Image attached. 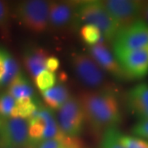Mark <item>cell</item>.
<instances>
[{
	"mask_svg": "<svg viewBox=\"0 0 148 148\" xmlns=\"http://www.w3.org/2000/svg\"><path fill=\"white\" fill-rule=\"evenodd\" d=\"M78 99L85 120L95 133L115 128L121 122L119 102L110 90H86L80 94Z\"/></svg>",
	"mask_w": 148,
	"mask_h": 148,
	"instance_id": "cell-1",
	"label": "cell"
},
{
	"mask_svg": "<svg viewBox=\"0 0 148 148\" xmlns=\"http://www.w3.org/2000/svg\"><path fill=\"white\" fill-rule=\"evenodd\" d=\"M77 19L85 24H91L97 27L107 42H113L119 30L101 1H86L77 3Z\"/></svg>",
	"mask_w": 148,
	"mask_h": 148,
	"instance_id": "cell-2",
	"label": "cell"
},
{
	"mask_svg": "<svg viewBox=\"0 0 148 148\" xmlns=\"http://www.w3.org/2000/svg\"><path fill=\"white\" fill-rule=\"evenodd\" d=\"M50 2L27 0L18 3L14 8V16L21 25L34 33H43L49 27Z\"/></svg>",
	"mask_w": 148,
	"mask_h": 148,
	"instance_id": "cell-3",
	"label": "cell"
},
{
	"mask_svg": "<svg viewBox=\"0 0 148 148\" xmlns=\"http://www.w3.org/2000/svg\"><path fill=\"white\" fill-rule=\"evenodd\" d=\"M114 53L148 48V26L142 20L120 28L113 42Z\"/></svg>",
	"mask_w": 148,
	"mask_h": 148,
	"instance_id": "cell-4",
	"label": "cell"
},
{
	"mask_svg": "<svg viewBox=\"0 0 148 148\" xmlns=\"http://www.w3.org/2000/svg\"><path fill=\"white\" fill-rule=\"evenodd\" d=\"M33 143L29 137L27 119L0 118V148L23 147Z\"/></svg>",
	"mask_w": 148,
	"mask_h": 148,
	"instance_id": "cell-5",
	"label": "cell"
},
{
	"mask_svg": "<svg viewBox=\"0 0 148 148\" xmlns=\"http://www.w3.org/2000/svg\"><path fill=\"white\" fill-rule=\"evenodd\" d=\"M72 66L77 77L86 86L91 89H101L107 85L106 73L89 55L73 53Z\"/></svg>",
	"mask_w": 148,
	"mask_h": 148,
	"instance_id": "cell-6",
	"label": "cell"
},
{
	"mask_svg": "<svg viewBox=\"0 0 148 148\" xmlns=\"http://www.w3.org/2000/svg\"><path fill=\"white\" fill-rule=\"evenodd\" d=\"M85 115L79 99L70 96L59 108L58 125L64 135L77 138L83 130Z\"/></svg>",
	"mask_w": 148,
	"mask_h": 148,
	"instance_id": "cell-7",
	"label": "cell"
},
{
	"mask_svg": "<svg viewBox=\"0 0 148 148\" xmlns=\"http://www.w3.org/2000/svg\"><path fill=\"white\" fill-rule=\"evenodd\" d=\"M101 2L119 29L127 27L139 19L143 1L105 0Z\"/></svg>",
	"mask_w": 148,
	"mask_h": 148,
	"instance_id": "cell-8",
	"label": "cell"
},
{
	"mask_svg": "<svg viewBox=\"0 0 148 148\" xmlns=\"http://www.w3.org/2000/svg\"><path fill=\"white\" fill-rule=\"evenodd\" d=\"M126 78L141 79L148 73V48L114 53Z\"/></svg>",
	"mask_w": 148,
	"mask_h": 148,
	"instance_id": "cell-9",
	"label": "cell"
},
{
	"mask_svg": "<svg viewBox=\"0 0 148 148\" xmlns=\"http://www.w3.org/2000/svg\"><path fill=\"white\" fill-rule=\"evenodd\" d=\"M77 3L50 2L49 27L53 30H63L73 24L77 19Z\"/></svg>",
	"mask_w": 148,
	"mask_h": 148,
	"instance_id": "cell-10",
	"label": "cell"
},
{
	"mask_svg": "<svg viewBox=\"0 0 148 148\" xmlns=\"http://www.w3.org/2000/svg\"><path fill=\"white\" fill-rule=\"evenodd\" d=\"M89 53L90 58L105 73H108L118 79L126 78L115 56L112 54L106 43L99 42L90 46Z\"/></svg>",
	"mask_w": 148,
	"mask_h": 148,
	"instance_id": "cell-11",
	"label": "cell"
},
{
	"mask_svg": "<svg viewBox=\"0 0 148 148\" xmlns=\"http://www.w3.org/2000/svg\"><path fill=\"white\" fill-rule=\"evenodd\" d=\"M127 106L129 110L140 119H148V85L139 83L127 93Z\"/></svg>",
	"mask_w": 148,
	"mask_h": 148,
	"instance_id": "cell-12",
	"label": "cell"
},
{
	"mask_svg": "<svg viewBox=\"0 0 148 148\" xmlns=\"http://www.w3.org/2000/svg\"><path fill=\"white\" fill-rule=\"evenodd\" d=\"M49 53L43 48L29 47L23 53V64L29 74L35 80L36 77L46 69V61Z\"/></svg>",
	"mask_w": 148,
	"mask_h": 148,
	"instance_id": "cell-13",
	"label": "cell"
},
{
	"mask_svg": "<svg viewBox=\"0 0 148 148\" xmlns=\"http://www.w3.org/2000/svg\"><path fill=\"white\" fill-rule=\"evenodd\" d=\"M42 96L48 108L52 110H59L70 98L68 88L63 84L56 85L52 88L43 91Z\"/></svg>",
	"mask_w": 148,
	"mask_h": 148,
	"instance_id": "cell-14",
	"label": "cell"
},
{
	"mask_svg": "<svg viewBox=\"0 0 148 148\" xmlns=\"http://www.w3.org/2000/svg\"><path fill=\"white\" fill-rule=\"evenodd\" d=\"M7 92L17 101L24 98H32L34 88L29 80L21 73L8 86Z\"/></svg>",
	"mask_w": 148,
	"mask_h": 148,
	"instance_id": "cell-15",
	"label": "cell"
},
{
	"mask_svg": "<svg viewBox=\"0 0 148 148\" xmlns=\"http://www.w3.org/2000/svg\"><path fill=\"white\" fill-rule=\"evenodd\" d=\"M21 67L16 59L10 52L6 49L5 52V72L0 80V88L8 87L11 82L21 73Z\"/></svg>",
	"mask_w": 148,
	"mask_h": 148,
	"instance_id": "cell-16",
	"label": "cell"
},
{
	"mask_svg": "<svg viewBox=\"0 0 148 148\" xmlns=\"http://www.w3.org/2000/svg\"><path fill=\"white\" fill-rule=\"evenodd\" d=\"M39 106L32 98H24L16 101V104L12 110L10 117L28 119L37 110Z\"/></svg>",
	"mask_w": 148,
	"mask_h": 148,
	"instance_id": "cell-17",
	"label": "cell"
},
{
	"mask_svg": "<svg viewBox=\"0 0 148 148\" xmlns=\"http://www.w3.org/2000/svg\"><path fill=\"white\" fill-rule=\"evenodd\" d=\"M80 36L82 41L90 46L95 45L102 40L101 31L91 24H85L80 30Z\"/></svg>",
	"mask_w": 148,
	"mask_h": 148,
	"instance_id": "cell-18",
	"label": "cell"
},
{
	"mask_svg": "<svg viewBox=\"0 0 148 148\" xmlns=\"http://www.w3.org/2000/svg\"><path fill=\"white\" fill-rule=\"evenodd\" d=\"M37 88L41 92L52 88L56 83V76L53 73L45 70L39 74L35 79Z\"/></svg>",
	"mask_w": 148,
	"mask_h": 148,
	"instance_id": "cell-19",
	"label": "cell"
},
{
	"mask_svg": "<svg viewBox=\"0 0 148 148\" xmlns=\"http://www.w3.org/2000/svg\"><path fill=\"white\" fill-rule=\"evenodd\" d=\"M118 140L126 148H148V141L132 135L118 132Z\"/></svg>",
	"mask_w": 148,
	"mask_h": 148,
	"instance_id": "cell-20",
	"label": "cell"
},
{
	"mask_svg": "<svg viewBox=\"0 0 148 148\" xmlns=\"http://www.w3.org/2000/svg\"><path fill=\"white\" fill-rule=\"evenodd\" d=\"M118 132L116 128H111L103 133L101 148H126L118 140Z\"/></svg>",
	"mask_w": 148,
	"mask_h": 148,
	"instance_id": "cell-21",
	"label": "cell"
},
{
	"mask_svg": "<svg viewBox=\"0 0 148 148\" xmlns=\"http://www.w3.org/2000/svg\"><path fill=\"white\" fill-rule=\"evenodd\" d=\"M11 10L8 3L0 1V31L3 35H8L10 27Z\"/></svg>",
	"mask_w": 148,
	"mask_h": 148,
	"instance_id": "cell-22",
	"label": "cell"
},
{
	"mask_svg": "<svg viewBox=\"0 0 148 148\" xmlns=\"http://www.w3.org/2000/svg\"><path fill=\"white\" fill-rule=\"evenodd\" d=\"M16 104V100L8 92L0 95V118L10 117L12 110Z\"/></svg>",
	"mask_w": 148,
	"mask_h": 148,
	"instance_id": "cell-23",
	"label": "cell"
},
{
	"mask_svg": "<svg viewBox=\"0 0 148 148\" xmlns=\"http://www.w3.org/2000/svg\"><path fill=\"white\" fill-rule=\"evenodd\" d=\"M132 132L133 136L148 141V119H140L132 127Z\"/></svg>",
	"mask_w": 148,
	"mask_h": 148,
	"instance_id": "cell-24",
	"label": "cell"
},
{
	"mask_svg": "<svg viewBox=\"0 0 148 148\" xmlns=\"http://www.w3.org/2000/svg\"><path fill=\"white\" fill-rule=\"evenodd\" d=\"M36 148H67L62 140L48 139L38 143Z\"/></svg>",
	"mask_w": 148,
	"mask_h": 148,
	"instance_id": "cell-25",
	"label": "cell"
},
{
	"mask_svg": "<svg viewBox=\"0 0 148 148\" xmlns=\"http://www.w3.org/2000/svg\"><path fill=\"white\" fill-rule=\"evenodd\" d=\"M60 66V62L58 60V58L54 57V56H49L48 58L46 61V69L48 71L54 73L55 71H57Z\"/></svg>",
	"mask_w": 148,
	"mask_h": 148,
	"instance_id": "cell-26",
	"label": "cell"
},
{
	"mask_svg": "<svg viewBox=\"0 0 148 148\" xmlns=\"http://www.w3.org/2000/svg\"><path fill=\"white\" fill-rule=\"evenodd\" d=\"M139 19L148 26V1H143Z\"/></svg>",
	"mask_w": 148,
	"mask_h": 148,
	"instance_id": "cell-27",
	"label": "cell"
},
{
	"mask_svg": "<svg viewBox=\"0 0 148 148\" xmlns=\"http://www.w3.org/2000/svg\"><path fill=\"white\" fill-rule=\"evenodd\" d=\"M5 49L0 47V80L5 72Z\"/></svg>",
	"mask_w": 148,
	"mask_h": 148,
	"instance_id": "cell-28",
	"label": "cell"
},
{
	"mask_svg": "<svg viewBox=\"0 0 148 148\" xmlns=\"http://www.w3.org/2000/svg\"><path fill=\"white\" fill-rule=\"evenodd\" d=\"M37 144H31V145H28L27 147H18V148H36Z\"/></svg>",
	"mask_w": 148,
	"mask_h": 148,
	"instance_id": "cell-29",
	"label": "cell"
}]
</instances>
